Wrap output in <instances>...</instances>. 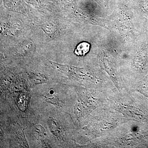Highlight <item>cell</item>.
<instances>
[{
	"label": "cell",
	"instance_id": "cell-3",
	"mask_svg": "<svg viewBox=\"0 0 148 148\" xmlns=\"http://www.w3.org/2000/svg\"><path fill=\"white\" fill-rule=\"evenodd\" d=\"M90 45L86 42H83L80 43L75 50V53L78 56H84L89 51Z\"/></svg>",
	"mask_w": 148,
	"mask_h": 148
},
{
	"label": "cell",
	"instance_id": "cell-2",
	"mask_svg": "<svg viewBox=\"0 0 148 148\" xmlns=\"http://www.w3.org/2000/svg\"><path fill=\"white\" fill-rule=\"evenodd\" d=\"M35 135L38 140L45 142L47 140V135L45 130L41 125H36L35 127Z\"/></svg>",
	"mask_w": 148,
	"mask_h": 148
},
{
	"label": "cell",
	"instance_id": "cell-4",
	"mask_svg": "<svg viewBox=\"0 0 148 148\" xmlns=\"http://www.w3.org/2000/svg\"><path fill=\"white\" fill-rule=\"evenodd\" d=\"M49 126L50 127L51 131L53 132V134L56 136H59L61 135V129L60 127L56 121H54V120L51 119L49 121Z\"/></svg>",
	"mask_w": 148,
	"mask_h": 148
},
{
	"label": "cell",
	"instance_id": "cell-1",
	"mask_svg": "<svg viewBox=\"0 0 148 148\" xmlns=\"http://www.w3.org/2000/svg\"><path fill=\"white\" fill-rule=\"evenodd\" d=\"M43 98L48 103L53 104L55 106L62 107L64 104L63 101L55 95L54 91L51 90L43 95Z\"/></svg>",
	"mask_w": 148,
	"mask_h": 148
}]
</instances>
